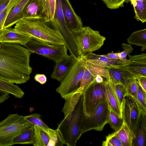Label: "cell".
Returning <instances> with one entry per match:
<instances>
[{"label": "cell", "instance_id": "6da1fadb", "mask_svg": "<svg viewBox=\"0 0 146 146\" xmlns=\"http://www.w3.org/2000/svg\"><path fill=\"white\" fill-rule=\"evenodd\" d=\"M31 53L19 44L0 43V79L17 84L28 81L32 71Z\"/></svg>", "mask_w": 146, "mask_h": 146}, {"label": "cell", "instance_id": "7a4b0ae2", "mask_svg": "<svg viewBox=\"0 0 146 146\" xmlns=\"http://www.w3.org/2000/svg\"><path fill=\"white\" fill-rule=\"evenodd\" d=\"M14 29L31 39L48 44H65L58 31L51 28L41 18H25L17 22Z\"/></svg>", "mask_w": 146, "mask_h": 146}, {"label": "cell", "instance_id": "3957f363", "mask_svg": "<svg viewBox=\"0 0 146 146\" xmlns=\"http://www.w3.org/2000/svg\"><path fill=\"white\" fill-rule=\"evenodd\" d=\"M84 116L83 96L82 93L78 102L68 119H63L58 124L57 128L61 132L68 146H75L82 134V122Z\"/></svg>", "mask_w": 146, "mask_h": 146}, {"label": "cell", "instance_id": "277c9868", "mask_svg": "<svg viewBox=\"0 0 146 146\" xmlns=\"http://www.w3.org/2000/svg\"><path fill=\"white\" fill-rule=\"evenodd\" d=\"M24 116L18 114H10L0 121V146L13 145L14 139L31 126Z\"/></svg>", "mask_w": 146, "mask_h": 146}, {"label": "cell", "instance_id": "5b68a950", "mask_svg": "<svg viewBox=\"0 0 146 146\" xmlns=\"http://www.w3.org/2000/svg\"><path fill=\"white\" fill-rule=\"evenodd\" d=\"M85 68L83 54L78 58L68 74L56 88V92L65 99L78 88Z\"/></svg>", "mask_w": 146, "mask_h": 146}, {"label": "cell", "instance_id": "8992f818", "mask_svg": "<svg viewBox=\"0 0 146 146\" xmlns=\"http://www.w3.org/2000/svg\"><path fill=\"white\" fill-rule=\"evenodd\" d=\"M80 56L98 50L103 45L106 38L98 31L89 27H83L72 33Z\"/></svg>", "mask_w": 146, "mask_h": 146}, {"label": "cell", "instance_id": "52a82bcc", "mask_svg": "<svg viewBox=\"0 0 146 146\" xmlns=\"http://www.w3.org/2000/svg\"><path fill=\"white\" fill-rule=\"evenodd\" d=\"M53 29L62 37L70 55L77 58L80 56L74 36L68 29L64 17L61 0H56V9L53 21Z\"/></svg>", "mask_w": 146, "mask_h": 146}, {"label": "cell", "instance_id": "ba28073f", "mask_svg": "<svg viewBox=\"0 0 146 146\" xmlns=\"http://www.w3.org/2000/svg\"><path fill=\"white\" fill-rule=\"evenodd\" d=\"M25 46L32 53L42 55L55 62L61 61L69 56L65 44H48L31 39Z\"/></svg>", "mask_w": 146, "mask_h": 146}, {"label": "cell", "instance_id": "9c48e42d", "mask_svg": "<svg viewBox=\"0 0 146 146\" xmlns=\"http://www.w3.org/2000/svg\"><path fill=\"white\" fill-rule=\"evenodd\" d=\"M109 108L106 100L101 102L90 115H84L81 131L83 133L91 130L102 131L109 120Z\"/></svg>", "mask_w": 146, "mask_h": 146}, {"label": "cell", "instance_id": "30bf717a", "mask_svg": "<svg viewBox=\"0 0 146 146\" xmlns=\"http://www.w3.org/2000/svg\"><path fill=\"white\" fill-rule=\"evenodd\" d=\"M104 82L100 83L94 82L82 91L85 115H90L101 102L106 100Z\"/></svg>", "mask_w": 146, "mask_h": 146}, {"label": "cell", "instance_id": "8fae6325", "mask_svg": "<svg viewBox=\"0 0 146 146\" xmlns=\"http://www.w3.org/2000/svg\"><path fill=\"white\" fill-rule=\"evenodd\" d=\"M142 111H145L135 99L127 95L125 98L122 107V117L124 122L128 126L134 138L140 114Z\"/></svg>", "mask_w": 146, "mask_h": 146}, {"label": "cell", "instance_id": "7c38bea8", "mask_svg": "<svg viewBox=\"0 0 146 146\" xmlns=\"http://www.w3.org/2000/svg\"><path fill=\"white\" fill-rule=\"evenodd\" d=\"M85 61V68L84 75L78 88L74 93L81 92L85 88L95 82V78L98 75L104 78L106 80L109 79L106 68L95 65Z\"/></svg>", "mask_w": 146, "mask_h": 146}, {"label": "cell", "instance_id": "4fadbf2b", "mask_svg": "<svg viewBox=\"0 0 146 146\" xmlns=\"http://www.w3.org/2000/svg\"><path fill=\"white\" fill-rule=\"evenodd\" d=\"M63 13L67 26L72 33L83 27L81 18L75 13L69 0H61Z\"/></svg>", "mask_w": 146, "mask_h": 146}, {"label": "cell", "instance_id": "5bb4252c", "mask_svg": "<svg viewBox=\"0 0 146 146\" xmlns=\"http://www.w3.org/2000/svg\"><path fill=\"white\" fill-rule=\"evenodd\" d=\"M129 61L123 65L125 69L137 78L140 77H146V54L128 55Z\"/></svg>", "mask_w": 146, "mask_h": 146}, {"label": "cell", "instance_id": "9a60e30c", "mask_svg": "<svg viewBox=\"0 0 146 146\" xmlns=\"http://www.w3.org/2000/svg\"><path fill=\"white\" fill-rule=\"evenodd\" d=\"M77 58L70 55L61 61L56 62L51 78L61 82L71 70Z\"/></svg>", "mask_w": 146, "mask_h": 146}, {"label": "cell", "instance_id": "2e32d148", "mask_svg": "<svg viewBox=\"0 0 146 146\" xmlns=\"http://www.w3.org/2000/svg\"><path fill=\"white\" fill-rule=\"evenodd\" d=\"M31 39L10 27L3 29L0 31V43H16L25 46Z\"/></svg>", "mask_w": 146, "mask_h": 146}, {"label": "cell", "instance_id": "e0dca14e", "mask_svg": "<svg viewBox=\"0 0 146 146\" xmlns=\"http://www.w3.org/2000/svg\"><path fill=\"white\" fill-rule=\"evenodd\" d=\"M83 57L86 62L95 65L106 68L117 65H124L129 61V59L126 61L111 59L106 57L104 54L98 55L92 52L83 54Z\"/></svg>", "mask_w": 146, "mask_h": 146}, {"label": "cell", "instance_id": "ac0fdd59", "mask_svg": "<svg viewBox=\"0 0 146 146\" xmlns=\"http://www.w3.org/2000/svg\"><path fill=\"white\" fill-rule=\"evenodd\" d=\"M106 100L109 108L122 118L121 108L116 95L114 84L110 79L104 81Z\"/></svg>", "mask_w": 146, "mask_h": 146}, {"label": "cell", "instance_id": "d6986e66", "mask_svg": "<svg viewBox=\"0 0 146 146\" xmlns=\"http://www.w3.org/2000/svg\"><path fill=\"white\" fill-rule=\"evenodd\" d=\"M106 68L110 79L115 84H121L124 86L127 79L135 78L127 70L123 65H116Z\"/></svg>", "mask_w": 146, "mask_h": 146}, {"label": "cell", "instance_id": "ffe728a7", "mask_svg": "<svg viewBox=\"0 0 146 146\" xmlns=\"http://www.w3.org/2000/svg\"><path fill=\"white\" fill-rule=\"evenodd\" d=\"M29 0H19L9 13L3 29L10 28L23 18V11Z\"/></svg>", "mask_w": 146, "mask_h": 146}, {"label": "cell", "instance_id": "44dd1931", "mask_svg": "<svg viewBox=\"0 0 146 146\" xmlns=\"http://www.w3.org/2000/svg\"><path fill=\"white\" fill-rule=\"evenodd\" d=\"M40 15L45 22L50 23L53 19L56 5V0H38Z\"/></svg>", "mask_w": 146, "mask_h": 146}, {"label": "cell", "instance_id": "7402d4cb", "mask_svg": "<svg viewBox=\"0 0 146 146\" xmlns=\"http://www.w3.org/2000/svg\"><path fill=\"white\" fill-rule=\"evenodd\" d=\"M146 140V111H142L138 120L133 146H145Z\"/></svg>", "mask_w": 146, "mask_h": 146}, {"label": "cell", "instance_id": "603a6c76", "mask_svg": "<svg viewBox=\"0 0 146 146\" xmlns=\"http://www.w3.org/2000/svg\"><path fill=\"white\" fill-rule=\"evenodd\" d=\"M48 129L33 125V145L35 146H48L49 138Z\"/></svg>", "mask_w": 146, "mask_h": 146}, {"label": "cell", "instance_id": "cb8c5ba5", "mask_svg": "<svg viewBox=\"0 0 146 146\" xmlns=\"http://www.w3.org/2000/svg\"><path fill=\"white\" fill-rule=\"evenodd\" d=\"M82 94L81 92L74 93L65 99V101L62 110L64 115V119L67 120L70 117Z\"/></svg>", "mask_w": 146, "mask_h": 146}, {"label": "cell", "instance_id": "d4e9b609", "mask_svg": "<svg viewBox=\"0 0 146 146\" xmlns=\"http://www.w3.org/2000/svg\"><path fill=\"white\" fill-rule=\"evenodd\" d=\"M127 42L129 44L142 47L143 51L146 48V29L138 30L131 33L127 38Z\"/></svg>", "mask_w": 146, "mask_h": 146}, {"label": "cell", "instance_id": "484cf974", "mask_svg": "<svg viewBox=\"0 0 146 146\" xmlns=\"http://www.w3.org/2000/svg\"><path fill=\"white\" fill-rule=\"evenodd\" d=\"M123 146H133L134 137L128 126L124 122L121 127L115 131Z\"/></svg>", "mask_w": 146, "mask_h": 146}, {"label": "cell", "instance_id": "4316f807", "mask_svg": "<svg viewBox=\"0 0 146 146\" xmlns=\"http://www.w3.org/2000/svg\"><path fill=\"white\" fill-rule=\"evenodd\" d=\"M23 14V19L41 18L38 0H29L25 7Z\"/></svg>", "mask_w": 146, "mask_h": 146}, {"label": "cell", "instance_id": "83f0119b", "mask_svg": "<svg viewBox=\"0 0 146 146\" xmlns=\"http://www.w3.org/2000/svg\"><path fill=\"white\" fill-rule=\"evenodd\" d=\"M33 125H32L20 133L13 139V145L33 144Z\"/></svg>", "mask_w": 146, "mask_h": 146}, {"label": "cell", "instance_id": "f1b7e54d", "mask_svg": "<svg viewBox=\"0 0 146 146\" xmlns=\"http://www.w3.org/2000/svg\"><path fill=\"white\" fill-rule=\"evenodd\" d=\"M134 9L135 18L144 23L146 21V0H131Z\"/></svg>", "mask_w": 146, "mask_h": 146}, {"label": "cell", "instance_id": "f546056e", "mask_svg": "<svg viewBox=\"0 0 146 146\" xmlns=\"http://www.w3.org/2000/svg\"><path fill=\"white\" fill-rule=\"evenodd\" d=\"M0 90L12 94L15 97L21 98L25 93L17 86L0 79Z\"/></svg>", "mask_w": 146, "mask_h": 146}, {"label": "cell", "instance_id": "4dcf8cb0", "mask_svg": "<svg viewBox=\"0 0 146 146\" xmlns=\"http://www.w3.org/2000/svg\"><path fill=\"white\" fill-rule=\"evenodd\" d=\"M49 140L48 146H62L65 141L62 134L58 128L53 129H48Z\"/></svg>", "mask_w": 146, "mask_h": 146}, {"label": "cell", "instance_id": "1f68e13d", "mask_svg": "<svg viewBox=\"0 0 146 146\" xmlns=\"http://www.w3.org/2000/svg\"><path fill=\"white\" fill-rule=\"evenodd\" d=\"M124 86L127 91V95L131 96L137 101L138 82L137 78H133L127 79Z\"/></svg>", "mask_w": 146, "mask_h": 146}, {"label": "cell", "instance_id": "d6a6232c", "mask_svg": "<svg viewBox=\"0 0 146 146\" xmlns=\"http://www.w3.org/2000/svg\"><path fill=\"white\" fill-rule=\"evenodd\" d=\"M109 120L108 123L115 131H117L122 126L124 122L123 119L109 108Z\"/></svg>", "mask_w": 146, "mask_h": 146}, {"label": "cell", "instance_id": "836d02e7", "mask_svg": "<svg viewBox=\"0 0 146 146\" xmlns=\"http://www.w3.org/2000/svg\"><path fill=\"white\" fill-rule=\"evenodd\" d=\"M41 117L40 114L36 113L24 116V119L31 125L46 129H49V128L42 121Z\"/></svg>", "mask_w": 146, "mask_h": 146}, {"label": "cell", "instance_id": "e575fe53", "mask_svg": "<svg viewBox=\"0 0 146 146\" xmlns=\"http://www.w3.org/2000/svg\"><path fill=\"white\" fill-rule=\"evenodd\" d=\"M103 146H123L115 132L109 134L102 143Z\"/></svg>", "mask_w": 146, "mask_h": 146}, {"label": "cell", "instance_id": "d590c367", "mask_svg": "<svg viewBox=\"0 0 146 146\" xmlns=\"http://www.w3.org/2000/svg\"><path fill=\"white\" fill-rule=\"evenodd\" d=\"M19 0H10L8 5L0 14V31L3 27L7 16L10 11Z\"/></svg>", "mask_w": 146, "mask_h": 146}, {"label": "cell", "instance_id": "8d00e7d4", "mask_svg": "<svg viewBox=\"0 0 146 146\" xmlns=\"http://www.w3.org/2000/svg\"><path fill=\"white\" fill-rule=\"evenodd\" d=\"M113 84L115 93L122 109L123 101L127 95V91L124 85L121 84Z\"/></svg>", "mask_w": 146, "mask_h": 146}, {"label": "cell", "instance_id": "74e56055", "mask_svg": "<svg viewBox=\"0 0 146 146\" xmlns=\"http://www.w3.org/2000/svg\"><path fill=\"white\" fill-rule=\"evenodd\" d=\"M137 98V101L142 108L146 111V92L142 89L138 82Z\"/></svg>", "mask_w": 146, "mask_h": 146}, {"label": "cell", "instance_id": "f35d334b", "mask_svg": "<svg viewBox=\"0 0 146 146\" xmlns=\"http://www.w3.org/2000/svg\"><path fill=\"white\" fill-rule=\"evenodd\" d=\"M122 48L123 51L118 52V55L119 59L124 61L127 60L126 57L133 51V49L131 46L129 44L123 43L122 44Z\"/></svg>", "mask_w": 146, "mask_h": 146}, {"label": "cell", "instance_id": "ab89813d", "mask_svg": "<svg viewBox=\"0 0 146 146\" xmlns=\"http://www.w3.org/2000/svg\"><path fill=\"white\" fill-rule=\"evenodd\" d=\"M107 7L111 9H115L123 6L126 0H102Z\"/></svg>", "mask_w": 146, "mask_h": 146}, {"label": "cell", "instance_id": "60d3db41", "mask_svg": "<svg viewBox=\"0 0 146 146\" xmlns=\"http://www.w3.org/2000/svg\"><path fill=\"white\" fill-rule=\"evenodd\" d=\"M34 79L41 84H45L47 80V78L44 74H36L35 75Z\"/></svg>", "mask_w": 146, "mask_h": 146}, {"label": "cell", "instance_id": "b9f144b4", "mask_svg": "<svg viewBox=\"0 0 146 146\" xmlns=\"http://www.w3.org/2000/svg\"><path fill=\"white\" fill-rule=\"evenodd\" d=\"M137 79L140 86L146 92V77H138Z\"/></svg>", "mask_w": 146, "mask_h": 146}, {"label": "cell", "instance_id": "7bdbcfd3", "mask_svg": "<svg viewBox=\"0 0 146 146\" xmlns=\"http://www.w3.org/2000/svg\"><path fill=\"white\" fill-rule=\"evenodd\" d=\"M9 94L7 92L0 90V104L9 98Z\"/></svg>", "mask_w": 146, "mask_h": 146}, {"label": "cell", "instance_id": "ee69618b", "mask_svg": "<svg viewBox=\"0 0 146 146\" xmlns=\"http://www.w3.org/2000/svg\"><path fill=\"white\" fill-rule=\"evenodd\" d=\"M106 57L111 59H120L119 58L118 52L114 53L113 51L111 53H108L107 54H104Z\"/></svg>", "mask_w": 146, "mask_h": 146}, {"label": "cell", "instance_id": "f6af8a7d", "mask_svg": "<svg viewBox=\"0 0 146 146\" xmlns=\"http://www.w3.org/2000/svg\"><path fill=\"white\" fill-rule=\"evenodd\" d=\"M10 0H0V14L8 5Z\"/></svg>", "mask_w": 146, "mask_h": 146}, {"label": "cell", "instance_id": "bcb514c9", "mask_svg": "<svg viewBox=\"0 0 146 146\" xmlns=\"http://www.w3.org/2000/svg\"><path fill=\"white\" fill-rule=\"evenodd\" d=\"M104 81L103 77L100 75L97 76L95 80V82L98 83H102Z\"/></svg>", "mask_w": 146, "mask_h": 146}]
</instances>
